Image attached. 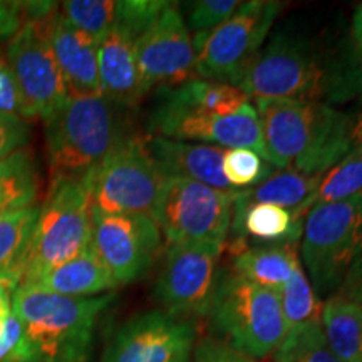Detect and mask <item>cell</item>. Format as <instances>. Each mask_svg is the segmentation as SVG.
I'll return each mask as SVG.
<instances>
[{"label": "cell", "mask_w": 362, "mask_h": 362, "mask_svg": "<svg viewBox=\"0 0 362 362\" xmlns=\"http://www.w3.org/2000/svg\"><path fill=\"white\" fill-rule=\"evenodd\" d=\"M223 248L221 243L206 242L168 243L153 291L161 310L206 319L220 279Z\"/></svg>", "instance_id": "cell-11"}, {"label": "cell", "mask_w": 362, "mask_h": 362, "mask_svg": "<svg viewBox=\"0 0 362 362\" xmlns=\"http://www.w3.org/2000/svg\"><path fill=\"white\" fill-rule=\"evenodd\" d=\"M115 293L64 297L19 285L12 293L13 315L24 336L27 362H90L99 317Z\"/></svg>", "instance_id": "cell-3"}, {"label": "cell", "mask_w": 362, "mask_h": 362, "mask_svg": "<svg viewBox=\"0 0 362 362\" xmlns=\"http://www.w3.org/2000/svg\"><path fill=\"white\" fill-rule=\"evenodd\" d=\"M242 4L240 0H194L181 8V13L189 30L206 34L228 21Z\"/></svg>", "instance_id": "cell-33"}, {"label": "cell", "mask_w": 362, "mask_h": 362, "mask_svg": "<svg viewBox=\"0 0 362 362\" xmlns=\"http://www.w3.org/2000/svg\"><path fill=\"white\" fill-rule=\"evenodd\" d=\"M44 21L25 19L19 33L7 42L4 54L19 89L27 121H45L69 98V89L45 35Z\"/></svg>", "instance_id": "cell-12"}, {"label": "cell", "mask_w": 362, "mask_h": 362, "mask_svg": "<svg viewBox=\"0 0 362 362\" xmlns=\"http://www.w3.org/2000/svg\"><path fill=\"white\" fill-rule=\"evenodd\" d=\"M274 362H342L330 351L320 319L292 329L272 356Z\"/></svg>", "instance_id": "cell-28"}, {"label": "cell", "mask_w": 362, "mask_h": 362, "mask_svg": "<svg viewBox=\"0 0 362 362\" xmlns=\"http://www.w3.org/2000/svg\"><path fill=\"white\" fill-rule=\"evenodd\" d=\"M238 88L255 101L300 99L336 107L362 98V61L354 49L327 47L307 34L280 30Z\"/></svg>", "instance_id": "cell-1"}, {"label": "cell", "mask_w": 362, "mask_h": 362, "mask_svg": "<svg viewBox=\"0 0 362 362\" xmlns=\"http://www.w3.org/2000/svg\"><path fill=\"white\" fill-rule=\"evenodd\" d=\"M206 319L215 339L250 359L274 356L287 336L277 291L221 270Z\"/></svg>", "instance_id": "cell-5"}, {"label": "cell", "mask_w": 362, "mask_h": 362, "mask_svg": "<svg viewBox=\"0 0 362 362\" xmlns=\"http://www.w3.org/2000/svg\"><path fill=\"white\" fill-rule=\"evenodd\" d=\"M148 133L156 138L198 141L223 149H250L274 166L262 136L259 115L250 104L230 116L194 115L153 104L148 117Z\"/></svg>", "instance_id": "cell-15"}, {"label": "cell", "mask_w": 362, "mask_h": 362, "mask_svg": "<svg viewBox=\"0 0 362 362\" xmlns=\"http://www.w3.org/2000/svg\"><path fill=\"white\" fill-rule=\"evenodd\" d=\"M282 8L284 4L277 0H248L216 29L194 34V74L238 88L264 49Z\"/></svg>", "instance_id": "cell-9"}, {"label": "cell", "mask_w": 362, "mask_h": 362, "mask_svg": "<svg viewBox=\"0 0 362 362\" xmlns=\"http://www.w3.org/2000/svg\"><path fill=\"white\" fill-rule=\"evenodd\" d=\"M221 166L226 181L235 189L257 187L277 170L250 149H225Z\"/></svg>", "instance_id": "cell-32"}, {"label": "cell", "mask_w": 362, "mask_h": 362, "mask_svg": "<svg viewBox=\"0 0 362 362\" xmlns=\"http://www.w3.org/2000/svg\"><path fill=\"white\" fill-rule=\"evenodd\" d=\"M134 52L146 93L187 83L197 76L192 34L181 8L173 2L136 39Z\"/></svg>", "instance_id": "cell-16"}, {"label": "cell", "mask_w": 362, "mask_h": 362, "mask_svg": "<svg viewBox=\"0 0 362 362\" xmlns=\"http://www.w3.org/2000/svg\"><path fill=\"white\" fill-rule=\"evenodd\" d=\"M351 117V146L352 149L362 151V103Z\"/></svg>", "instance_id": "cell-40"}, {"label": "cell", "mask_w": 362, "mask_h": 362, "mask_svg": "<svg viewBox=\"0 0 362 362\" xmlns=\"http://www.w3.org/2000/svg\"><path fill=\"white\" fill-rule=\"evenodd\" d=\"M248 101L250 98L237 86L198 78L171 88H160L155 106L194 115L230 116L247 106Z\"/></svg>", "instance_id": "cell-22"}, {"label": "cell", "mask_w": 362, "mask_h": 362, "mask_svg": "<svg viewBox=\"0 0 362 362\" xmlns=\"http://www.w3.org/2000/svg\"><path fill=\"white\" fill-rule=\"evenodd\" d=\"M198 327V320L161 309L141 312L115 330L103 362H189Z\"/></svg>", "instance_id": "cell-14"}, {"label": "cell", "mask_w": 362, "mask_h": 362, "mask_svg": "<svg viewBox=\"0 0 362 362\" xmlns=\"http://www.w3.org/2000/svg\"><path fill=\"white\" fill-rule=\"evenodd\" d=\"M44 29L69 96H103L96 40L71 25L59 7L44 21Z\"/></svg>", "instance_id": "cell-17"}, {"label": "cell", "mask_w": 362, "mask_h": 362, "mask_svg": "<svg viewBox=\"0 0 362 362\" xmlns=\"http://www.w3.org/2000/svg\"><path fill=\"white\" fill-rule=\"evenodd\" d=\"M59 13L99 44L117 24V0H67Z\"/></svg>", "instance_id": "cell-29"}, {"label": "cell", "mask_w": 362, "mask_h": 362, "mask_svg": "<svg viewBox=\"0 0 362 362\" xmlns=\"http://www.w3.org/2000/svg\"><path fill=\"white\" fill-rule=\"evenodd\" d=\"M193 359L194 362H255L215 337H205L198 341Z\"/></svg>", "instance_id": "cell-35"}, {"label": "cell", "mask_w": 362, "mask_h": 362, "mask_svg": "<svg viewBox=\"0 0 362 362\" xmlns=\"http://www.w3.org/2000/svg\"><path fill=\"white\" fill-rule=\"evenodd\" d=\"M262 136L277 170L324 175L351 151V117L300 99H257Z\"/></svg>", "instance_id": "cell-2"}, {"label": "cell", "mask_w": 362, "mask_h": 362, "mask_svg": "<svg viewBox=\"0 0 362 362\" xmlns=\"http://www.w3.org/2000/svg\"><path fill=\"white\" fill-rule=\"evenodd\" d=\"M29 139L30 129L24 117L0 112V161L25 149Z\"/></svg>", "instance_id": "cell-34"}, {"label": "cell", "mask_w": 362, "mask_h": 362, "mask_svg": "<svg viewBox=\"0 0 362 362\" xmlns=\"http://www.w3.org/2000/svg\"><path fill=\"white\" fill-rule=\"evenodd\" d=\"M320 325L330 351L342 362H362V309L341 296L325 298Z\"/></svg>", "instance_id": "cell-25"}, {"label": "cell", "mask_w": 362, "mask_h": 362, "mask_svg": "<svg viewBox=\"0 0 362 362\" xmlns=\"http://www.w3.org/2000/svg\"><path fill=\"white\" fill-rule=\"evenodd\" d=\"M322 175H304L296 170H275L257 187L242 189L240 197L247 203H269L307 215L314 205L315 192Z\"/></svg>", "instance_id": "cell-24"}, {"label": "cell", "mask_w": 362, "mask_h": 362, "mask_svg": "<svg viewBox=\"0 0 362 362\" xmlns=\"http://www.w3.org/2000/svg\"><path fill=\"white\" fill-rule=\"evenodd\" d=\"M351 35H352V44H354V47L352 49H354V52L362 61V4L357 6L354 16H352Z\"/></svg>", "instance_id": "cell-41"}, {"label": "cell", "mask_w": 362, "mask_h": 362, "mask_svg": "<svg viewBox=\"0 0 362 362\" xmlns=\"http://www.w3.org/2000/svg\"><path fill=\"white\" fill-rule=\"evenodd\" d=\"M39 214V205L0 218V282L12 291L21 285L22 262Z\"/></svg>", "instance_id": "cell-27"}, {"label": "cell", "mask_w": 362, "mask_h": 362, "mask_svg": "<svg viewBox=\"0 0 362 362\" xmlns=\"http://www.w3.org/2000/svg\"><path fill=\"white\" fill-rule=\"evenodd\" d=\"M12 293L13 291L7 284L0 282V337L4 336V330H6L8 320L13 314Z\"/></svg>", "instance_id": "cell-39"}, {"label": "cell", "mask_w": 362, "mask_h": 362, "mask_svg": "<svg viewBox=\"0 0 362 362\" xmlns=\"http://www.w3.org/2000/svg\"><path fill=\"white\" fill-rule=\"evenodd\" d=\"M298 265L297 243H247L233 255L232 270L260 287L279 292Z\"/></svg>", "instance_id": "cell-23"}, {"label": "cell", "mask_w": 362, "mask_h": 362, "mask_svg": "<svg viewBox=\"0 0 362 362\" xmlns=\"http://www.w3.org/2000/svg\"><path fill=\"white\" fill-rule=\"evenodd\" d=\"M359 194H362V151L351 149L341 161L322 175L314 205L344 202Z\"/></svg>", "instance_id": "cell-31"}, {"label": "cell", "mask_w": 362, "mask_h": 362, "mask_svg": "<svg viewBox=\"0 0 362 362\" xmlns=\"http://www.w3.org/2000/svg\"><path fill=\"white\" fill-rule=\"evenodd\" d=\"M242 193V192H240ZM305 215L269 203H247L235 198L233 218L230 232L233 240L248 243H298L302 238Z\"/></svg>", "instance_id": "cell-20"}, {"label": "cell", "mask_w": 362, "mask_h": 362, "mask_svg": "<svg viewBox=\"0 0 362 362\" xmlns=\"http://www.w3.org/2000/svg\"><path fill=\"white\" fill-rule=\"evenodd\" d=\"M198 181L168 178L151 216L168 243L206 242L225 245L233 218L235 198Z\"/></svg>", "instance_id": "cell-10"}, {"label": "cell", "mask_w": 362, "mask_h": 362, "mask_svg": "<svg viewBox=\"0 0 362 362\" xmlns=\"http://www.w3.org/2000/svg\"><path fill=\"white\" fill-rule=\"evenodd\" d=\"M166 181L149 151L148 136L129 133L88 176L90 210L151 215Z\"/></svg>", "instance_id": "cell-8"}, {"label": "cell", "mask_w": 362, "mask_h": 362, "mask_svg": "<svg viewBox=\"0 0 362 362\" xmlns=\"http://www.w3.org/2000/svg\"><path fill=\"white\" fill-rule=\"evenodd\" d=\"M40 193V176L33 151L21 149L0 161V218L35 206Z\"/></svg>", "instance_id": "cell-26"}, {"label": "cell", "mask_w": 362, "mask_h": 362, "mask_svg": "<svg viewBox=\"0 0 362 362\" xmlns=\"http://www.w3.org/2000/svg\"><path fill=\"white\" fill-rule=\"evenodd\" d=\"M0 112L24 117V106H22L19 89L4 57L0 59Z\"/></svg>", "instance_id": "cell-36"}, {"label": "cell", "mask_w": 362, "mask_h": 362, "mask_svg": "<svg viewBox=\"0 0 362 362\" xmlns=\"http://www.w3.org/2000/svg\"><path fill=\"white\" fill-rule=\"evenodd\" d=\"M24 22V2L0 0V47L19 33Z\"/></svg>", "instance_id": "cell-37"}, {"label": "cell", "mask_w": 362, "mask_h": 362, "mask_svg": "<svg viewBox=\"0 0 362 362\" xmlns=\"http://www.w3.org/2000/svg\"><path fill=\"white\" fill-rule=\"evenodd\" d=\"M22 285H33L44 292L64 297H98L117 287L93 245L64 264L44 272L33 282Z\"/></svg>", "instance_id": "cell-21"}, {"label": "cell", "mask_w": 362, "mask_h": 362, "mask_svg": "<svg viewBox=\"0 0 362 362\" xmlns=\"http://www.w3.org/2000/svg\"><path fill=\"white\" fill-rule=\"evenodd\" d=\"M279 297L285 324H287V334L298 325L320 319L322 300L312 288L302 264L293 272L291 280L280 288Z\"/></svg>", "instance_id": "cell-30"}, {"label": "cell", "mask_w": 362, "mask_h": 362, "mask_svg": "<svg viewBox=\"0 0 362 362\" xmlns=\"http://www.w3.org/2000/svg\"><path fill=\"white\" fill-rule=\"evenodd\" d=\"M136 39L123 30H111L98 44L101 93L121 110L138 106L146 96L134 52Z\"/></svg>", "instance_id": "cell-19"}, {"label": "cell", "mask_w": 362, "mask_h": 362, "mask_svg": "<svg viewBox=\"0 0 362 362\" xmlns=\"http://www.w3.org/2000/svg\"><path fill=\"white\" fill-rule=\"evenodd\" d=\"M148 146L168 178L198 181L221 192H242L230 187L225 178L223 166H221L225 155L223 148L202 143L175 141L156 136H148Z\"/></svg>", "instance_id": "cell-18"}, {"label": "cell", "mask_w": 362, "mask_h": 362, "mask_svg": "<svg viewBox=\"0 0 362 362\" xmlns=\"http://www.w3.org/2000/svg\"><path fill=\"white\" fill-rule=\"evenodd\" d=\"M126 134L121 107L104 96H69L44 121L52 180H83Z\"/></svg>", "instance_id": "cell-4"}, {"label": "cell", "mask_w": 362, "mask_h": 362, "mask_svg": "<svg viewBox=\"0 0 362 362\" xmlns=\"http://www.w3.org/2000/svg\"><path fill=\"white\" fill-rule=\"evenodd\" d=\"M90 247V197L88 176L52 180L39 205L29 247L22 262V284L33 282Z\"/></svg>", "instance_id": "cell-7"}, {"label": "cell", "mask_w": 362, "mask_h": 362, "mask_svg": "<svg viewBox=\"0 0 362 362\" xmlns=\"http://www.w3.org/2000/svg\"><path fill=\"white\" fill-rule=\"evenodd\" d=\"M337 296L354 302L362 309V257L347 272L341 288L337 291Z\"/></svg>", "instance_id": "cell-38"}, {"label": "cell", "mask_w": 362, "mask_h": 362, "mask_svg": "<svg viewBox=\"0 0 362 362\" xmlns=\"http://www.w3.org/2000/svg\"><path fill=\"white\" fill-rule=\"evenodd\" d=\"M362 257V194L314 205L302 228L300 264L320 300L336 296Z\"/></svg>", "instance_id": "cell-6"}, {"label": "cell", "mask_w": 362, "mask_h": 362, "mask_svg": "<svg viewBox=\"0 0 362 362\" xmlns=\"http://www.w3.org/2000/svg\"><path fill=\"white\" fill-rule=\"evenodd\" d=\"M163 238L151 215L90 210V245L117 287L146 277L161 257Z\"/></svg>", "instance_id": "cell-13"}]
</instances>
